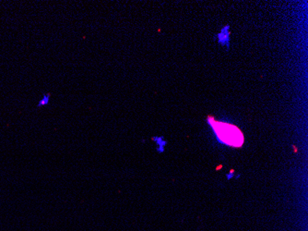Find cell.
I'll return each instance as SVG.
<instances>
[{
    "instance_id": "cell-1",
    "label": "cell",
    "mask_w": 308,
    "mask_h": 231,
    "mask_svg": "<svg viewBox=\"0 0 308 231\" xmlns=\"http://www.w3.org/2000/svg\"><path fill=\"white\" fill-rule=\"evenodd\" d=\"M207 123L215 137V140L221 145L240 148L245 142V137L242 131L231 123L218 121L214 118L208 117Z\"/></svg>"
},
{
    "instance_id": "cell-2",
    "label": "cell",
    "mask_w": 308,
    "mask_h": 231,
    "mask_svg": "<svg viewBox=\"0 0 308 231\" xmlns=\"http://www.w3.org/2000/svg\"><path fill=\"white\" fill-rule=\"evenodd\" d=\"M217 42L220 46L225 47L226 49H230V46H231L230 25L223 26L221 29V31L217 34Z\"/></svg>"
},
{
    "instance_id": "cell-3",
    "label": "cell",
    "mask_w": 308,
    "mask_h": 231,
    "mask_svg": "<svg viewBox=\"0 0 308 231\" xmlns=\"http://www.w3.org/2000/svg\"><path fill=\"white\" fill-rule=\"evenodd\" d=\"M152 140L154 143L155 151L158 154H163L165 152L166 146L168 144L167 140L163 136H153L152 138Z\"/></svg>"
},
{
    "instance_id": "cell-4",
    "label": "cell",
    "mask_w": 308,
    "mask_h": 231,
    "mask_svg": "<svg viewBox=\"0 0 308 231\" xmlns=\"http://www.w3.org/2000/svg\"><path fill=\"white\" fill-rule=\"evenodd\" d=\"M50 101H51V94H48V93H45L40 97L38 103H37V106L38 107H44V106H46L50 103Z\"/></svg>"
},
{
    "instance_id": "cell-5",
    "label": "cell",
    "mask_w": 308,
    "mask_h": 231,
    "mask_svg": "<svg viewBox=\"0 0 308 231\" xmlns=\"http://www.w3.org/2000/svg\"><path fill=\"white\" fill-rule=\"evenodd\" d=\"M225 177H226V180H228V181H229V180H233V179H236V180H238V179H240V177H241V174H239V173H236L234 170H230L228 173H226Z\"/></svg>"
}]
</instances>
